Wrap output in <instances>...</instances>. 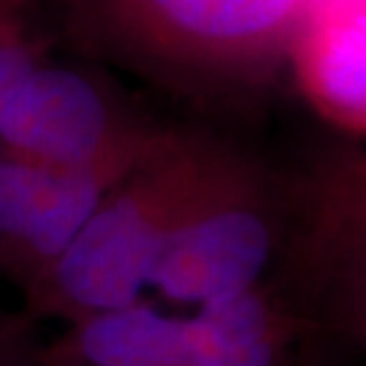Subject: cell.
<instances>
[{"label": "cell", "instance_id": "obj_1", "mask_svg": "<svg viewBox=\"0 0 366 366\" xmlns=\"http://www.w3.org/2000/svg\"><path fill=\"white\" fill-rule=\"evenodd\" d=\"M312 326L269 285L193 310L139 299L76 320L36 366H304Z\"/></svg>", "mask_w": 366, "mask_h": 366}, {"label": "cell", "instance_id": "obj_2", "mask_svg": "<svg viewBox=\"0 0 366 366\" xmlns=\"http://www.w3.org/2000/svg\"><path fill=\"white\" fill-rule=\"evenodd\" d=\"M204 196L184 184L106 196L66 252L39 280L44 304L76 323L144 299L169 231Z\"/></svg>", "mask_w": 366, "mask_h": 366}, {"label": "cell", "instance_id": "obj_3", "mask_svg": "<svg viewBox=\"0 0 366 366\" xmlns=\"http://www.w3.org/2000/svg\"><path fill=\"white\" fill-rule=\"evenodd\" d=\"M282 247V225L244 193H207L169 231L149 290L160 304L193 310L266 285Z\"/></svg>", "mask_w": 366, "mask_h": 366}, {"label": "cell", "instance_id": "obj_4", "mask_svg": "<svg viewBox=\"0 0 366 366\" xmlns=\"http://www.w3.org/2000/svg\"><path fill=\"white\" fill-rule=\"evenodd\" d=\"M106 201L90 169H54L0 157V249L39 280Z\"/></svg>", "mask_w": 366, "mask_h": 366}, {"label": "cell", "instance_id": "obj_5", "mask_svg": "<svg viewBox=\"0 0 366 366\" xmlns=\"http://www.w3.org/2000/svg\"><path fill=\"white\" fill-rule=\"evenodd\" d=\"M106 131L101 95L84 76L60 68H30L0 109L3 142L54 169H90Z\"/></svg>", "mask_w": 366, "mask_h": 366}, {"label": "cell", "instance_id": "obj_6", "mask_svg": "<svg viewBox=\"0 0 366 366\" xmlns=\"http://www.w3.org/2000/svg\"><path fill=\"white\" fill-rule=\"evenodd\" d=\"M293 57L307 101L328 122L366 136V0H310Z\"/></svg>", "mask_w": 366, "mask_h": 366}, {"label": "cell", "instance_id": "obj_7", "mask_svg": "<svg viewBox=\"0 0 366 366\" xmlns=\"http://www.w3.org/2000/svg\"><path fill=\"white\" fill-rule=\"evenodd\" d=\"M307 310L317 307L366 361V201L323 193L304 236Z\"/></svg>", "mask_w": 366, "mask_h": 366}, {"label": "cell", "instance_id": "obj_8", "mask_svg": "<svg viewBox=\"0 0 366 366\" xmlns=\"http://www.w3.org/2000/svg\"><path fill=\"white\" fill-rule=\"evenodd\" d=\"M149 6L187 39L247 46L296 30L310 0H149Z\"/></svg>", "mask_w": 366, "mask_h": 366}, {"label": "cell", "instance_id": "obj_9", "mask_svg": "<svg viewBox=\"0 0 366 366\" xmlns=\"http://www.w3.org/2000/svg\"><path fill=\"white\" fill-rule=\"evenodd\" d=\"M33 68L30 57L16 46H0V109L6 104L9 92L22 81L27 71Z\"/></svg>", "mask_w": 366, "mask_h": 366}, {"label": "cell", "instance_id": "obj_10", "mask_svg": "<svg viewBox=\"0 0 366 366\" xmlns=\"http://www.w3.org/2000/svg\"><path fill=\"white\" fill-rule=\"evenodd\" d=\"M326 193L366 201V163H361V166H355V169H350V171H345L340 179H334V182L328 184Z\"/></svg>", "mask_w": 366, "mask_h": 366}, {"label": "cell", "instance_id": "obj_11", "mask_svg": "<svg viewBox=\"0 0 366 366\" xmlns=\"http://www.w3.org/2000/svg\"><path fill=\"white\" fill-rule=\"evenodd\" d=\"M36 364H39V355L16 353L6 342H0V366H36Z\"/></svg>", "mask_w": 366, "mask_h": 366}, {"label": "cell", "instance_id": "obj_12", "mask_svg": "<svg viewBox=\"0 0 366 366\" xmlns=\"http://www.w3.org/2000/svg\"><path fill=\"white\" fill-rule=\"evenodd\" d=\"M304 366H320V364H315L312 358H307V364H304Z\"/></svg>", "mask_w": 366, "mask_h": 366}]
</instances>
